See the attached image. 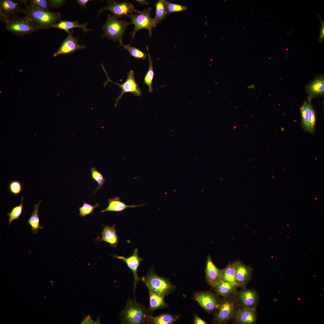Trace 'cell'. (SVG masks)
<instances>
[{
    "label": "cell",
    "mask_w": 324,
    "mask_h": 324,
    "mask_svg": "<svg viewBox=\"0 0 324 324\" xmlns=\"http://www.w3.org/2000/svg\"><path fill=\"white\" fill-rule=\"evenodd\" d=\"M26 8L23 9L22 12L32 20L39 29H46L59 21L61 15L59 12H53L45 10L36 7L25 4Z\"/></svg>",
    "instance_id": "obj_1"
},
{
    "label": "cell",
    "mask_w": 324,
    "mask_h": 324,
    "mask_svg": "<svg viewBox=\"0 0 324 324\" xmlns=\"http://www.w3.org/2000/svg\"><path fill=\"white\" fill-rule=\"evenodd\" d=\"M130 24L125 20H120L111 14L107 16V20L102 28V38H107L114 42H122V38L128 26Z\"/></svg>",
    "instance_id": "obj_2"
},
{
    "label": "cell",
    "mask_w": 324,
    "mask_h": 324,
    "mask_svg": "<svg viewBox=\"0 0 324 324\" xmlns=\"http://www.w3.org/2000/svg\"><path fill=\"white\" fill-rule=\"evenodd\" d=\"M6 30L16 36L24 35L37 32L39 29L36 24L26 16H16L5 23Z\"/></svg>",
    "instance_id": "obj_3"
},
{
    "label": "cell",
    "mask_w": 324,
    "mask_h": 324,
    "mask_svg": "<svg viewBox=\"0 0 324 324\" xmlns=\"http://www.w3.org/2000/svg\"><path fill=\"white\" fill-rule=\"evenodd\" d=\"M152 8L149 7L140 11V13L136 14L133 13L128 14L127 16L129 17L131 22L130 24L134 25V28L131 34L132 36L131 40L134 38L136 33L142 29H146L148 32L149 36L152 35V29L153 27H156L153 19L151 16Z\"/></svg>",
    "instance_id": "obj_4"
},
{
    "label": "cell",
    "mask_w": 324,
    "mask_h": 324,
    "mask_svg": "<svg viewBox=\"0 0 324 324\" xmlns=\"http://www.w3.org/2000/svg\"><path fill=\"white\" fill-rule=\"evenodd\" d=\"M123 320L130 324L144 323L149 321L146 309L134 302H129L122 313Z\"/></svg>",
    "instance_id": "obj_5"
},
{
    "label": "cell",
    "mask_w": 324,
    "mask_h": 324,
    "mask_svg": "<svg viewBox=\"0 0 324 324\" xmlns=\"http://www.w3.org/2000/svg\"><path fill=\"white\" fill-rule=\"evenodd\" d=\"M148 290H151L164 296L172 290L173 286L167 279L160 277L151 270L141 279Z\"/></svg>",
    "instance_id": "obj_6"
},
{
    "label": "cell",
    "mask_w": 324,
    "mask_h": 324,
    "mask_svg": "<svg viewBox=\"0 0 324 324\" xmlns=\"http://www.w3.org/2000/svg\"><path fill=\"white\" fill-rule=\"evenodd\" d=\"M101 65L107 77V80L104 82V86L105 87L107 83L110 82L118 85L119 86V88L121 89L120 94L116 99L115 106H117L122 97L126 93L130 92L133 94L134 95L138 97H140L142 95L141 90L136 81L134 76L135 74L133 70H130L129 71L128 73L126 80L123 84H121L112 81L108 76L103 65L102 64Z\"/></svg>",
    "instance_id": "obj_7"
},
{
    "label": "cell",
    "mask_w": 324,
    "mask_h": 324,
    "mask_svg": "<svg viewBox=\"0 0 324 324\" xmlns=\"http://www.w3.org/2000/svg\"><path fill=\"white\" fill-rule=\"evenodd\" d=\"M107 6L101 9L98 12L99 15L105 10H109L114 17L119 19L124 16L133 13H138L140 11L137 10L133 4L130 2H119L113 0L107 1Z\"/></svg>",
    "instance_id": "obj_8"
},
{
    "label": "cell",
    "mask_w": 324,
    "mask_h": 324,
    "mask_svg": "<svg viewBox=\"0 0 324 324\" xmlns=\"http://www.w3.org/2000/svg\"><path fill=\"white\" fill-rule=\"evenodd\" d=\"M226 297V299L221 303L216 320L219 323H226L233 319L237 310V301L234 297Z\"/></svg>",
    "instance_id": "obj_9"
},
{
    "label": "cell",
    "mask_w": 324,
    "mask_h": 324,
    "mask_svg": "<svg viewBox=\"0 0 324 324\" xmlns=\"http://www.w3.org/2000/svg\"><path fill=\"white\" fill-rule=\"evenodd\" d=\"M310 100L305 101L300 107L302 123L304 129L310 133H313L315 129L316 117L315 112Z\"/></svg>",
    "instance_id": "obj_10"
},
{
    "label": "cell",
    "mask_w": 324,
    "mask_h": 324,
    "mask_svg": "<svg viewBox=\"0 0 324 324\" xmlns=\"http://www.w3.org/2000/svg\"><path fill=\"white\" fill-rule=\"evenodd\" d=\"M233 263L236 270L238 287L244 289L251 278L253 269L240 260L234 261Z\"/></svg>",
    "instance_id": "obj_11"
},
{
    "label": "cell",
    "mask_w": 324,
    "mask_h": 324,
    "mask_svg": "<svg viewBox=\"0 0 324 324\" xmlns=\"http://www.w3.org/2000/svg\"><path fill=\"white\" fill-rule=\"evenodd\" d=\"M235 295L237 302L242 308H255L258 296L257 292L255 290L244 288L236 292Z\"/></svg>",
    "instance_id": "obj_12"
},
{
    "label": "cell",
    "mask_w": 324,
    "mask_h": 324,
    "mask_svg": "<svg viewBox=\"0 0 324 324\" xmlns=\"http://www.w3.org/2000/svg\"><path fill=\"white\" fill-rule=\"evenodd\" d=\"M74 32L72 29L68 34V36L65 39L60 47L53 54L54 57L58 56L70 54L76 51L85 48L84 46L78 44L79 39L74 38L72 35Z\"/></svg>",
    "instance_id": "obj_13"
},
{
    "label": "cell",
    "mask_w": 324,
    "mask_h": 324,
    "mask_svg": "<svg viewBox=\"0 0 324 324\" xmlns=\"http://www.w3.org/2000/svg\"><path fill=\"white\" fill-rule=\"evenodd\" d=\"M195 298L204 309L210 311L219 309L221 304L215 296L208 292L197 293Z\"/></svg>",
    "instance_id": "obj_14"
},
{
    "label": "cell",
    "mask_w": 324,
    "mask_h": 324,
    "mask_svg": "<svg viewBox=\"0 0 324 324\" xmlns=\"http://www.w3.org/2000/svg\"><path fill=\"white\" fill-rule=\"evenodd\" d=\"M114 257L123 260L132 272L134 279L135 290L137 283L140 280L137 274L138 268L140 263L143 260L138 254V249H135L132 255L128 257L117 255H114Z\"/></svg>",
    "instance_id": "obj_15"
},
{
    "label": "cell",
    "mask_w": 324,
    "mask_h": 324,
    "mask_svg": "<svg viewBox=\"0 0 324 324\" xmlns=\"http://www.w3.org/2000/svg\"><path fill=\"white\" fill-rule=\"evenodd\" d=\"M22 9L16 2L11 0H2L0 2V14L10 19L22 12Z\"/></svg>",
    "instance_id": "obj_16"
},
{
    "label": "cell",
    "mask_w": 324,
    "mask_h": 324,
    "mask_svg": "<svg viewBox=\"0 0 324 324\" xmlns=\"http://www.w3.org/2000/svg\"><path fill=\"white\" fill-rule=\"evenodd\" d=\"M256 318V308H242L237 310L234 319L237 324H252L255 322Z\"/></svg>",
    "instance_id": "obj_17"
},
{
    "label": "cell",
    "mask_w": 324,
    "mask_h": 324,
    "mask_svg": "<svg viewBox=\"0 0 324 324\" xmlns=\"http://www.w3.org/2000/svg\"><path fill=\"white\" fill-rule=\"evenodd\" d=\"M308 99L322 95L324 94V77L323 75L316 76L306 87Z\"/></svg>",
    "instance_id": "obj_18"
},
{
    "label": "cell",
    "mask_w": 324,
    "mask_h": 324,
    "mask_svg": "<svg viewBox=\"0 0 324 324\" xmlns=\"http://www.w3.org/2000/svg\"><path fill=\"white\" fill-rule=\"evenodd\" d=\"M101 237H98L96 241L105 242L109 243L112 248L116 247L118 242L119 237L117 234L115 229V224L112 226H104L101 232Z\"/></svg>",
    "instance_id": "obj_19"
},
{
    "label": "cell",
    "mask_w": 324,
    "mask_h": 324,
    "mask_svg": "<svg viewBox=\"0 0 324 324\" xmlns=\"http://www.w3.org/2000/svg\"><path fill=\"white\" fill-rule=\"evenodd\" d=\"M221 271L215 265L210 256H208L206 269V278L208 283L212 287L220 279Z\"/></svg>",
    "instance_id": "obj_20"
},
{
    "label": "cell",
    "mask_w": 324,
    "mask_h": 324,
    "mask_svg": "<svg viewBox=\"0 0 324 324\" xmlns=\"http://www.w3.org/2000/svg\"><path fill=\"white\" fill-rule=\"evenodd\" d=\"M109 205L107 208L101 211V212H122L128 208H135L143 206L145 204L139 205H128L124 202L120 200L118 197H116L113 198H109L108 200Z\"/></svg>",
    "instance_id": "obj_21"
},
{
    "label": "cell",
    "mask_w": 324,
    "mask_h": 324,
    "mask_svg": "<svg viewBox=\"0 0 324 324\" xmlns=\"http://www.w3.org/2000/svg\"><path fill=\"white\" fill-rule=\"evenodd\" d=\"M215 292L218 294L224 297L235 295L236 288L230 283L219 279L213 287Z\"/></svg>",
    "instance_id": "obj_22"
},
{
    "label": "cell",
    "mask_w": 324,
    "mask_h": 324,
    "mask_svg": "<svg viewBox=\"0 0 324 324\" xmlns=\"http://www.w3.org/2000/svg\"><path fill=\"white\" fill-rule=\"evenodd\" d=\"M87 25L86 22L82 24H80L78 21H71L62 20L53 26L52 27L63 30L68 34L70 32V30L71 29L72 30V28H81L86 33L90 30L89 29L87 28Z\"/></svg>",
    "instance_id": "obj_23"
},
{
    "label": "cell",
    "mask_w": 324,
    "mask_h": 324,
    "mask_svg": "<svg viewBox=\"0 0 324 324\" xmlns=\"http://www.w3.org/2000/svg\"><path fill=\"white\" fill-rule=\"evenodd\" d=\"M220 279L230 283L236 288L238 287L233 263L230 262L225 268L221 270Z\"/></svg>",
    "instance_id": "obj_24"
},
{
    "label": "cell",
    "mask_w": 324,
    "mask_h": 324,
    "mask_svg": "<svg viewBox=\"0 0 324 324\" xmlns=\"http://www.w3.org/2000/svg\"><path fill=\"white\" fill-rule=\"evenodd\" d=\"M42 200L41 199L37 204H34L32 214L27 220V222L31 226V230L34 234L38 232V230L42 229L44 227L40 225V219L38 215L39 206Z\"/></svg>",
    "instance_id": "obj_25"
},
{
    "label": "cell",
    "mask_w": 324,
    "mask_h": 324,
    "mask_svg": "<svg viewBox=\"0 0 324 324\" xmlns=\"http://www.w3.org/2000/svg\"><path fill=\"white\" fill-rule=\"evenodd\" d=\"M149 297V309L151 311L166 306L164 296L148 289Z\"/></svg>",
    "instance_id": "obj_26"
},
{
    "label": "cell",
    "mask_w": 324,
    "mask_h": 324,
    "mask_svg": "<svg viewBox=\"0 0 324 324\" xmlns=\"http://www.w3.org/2000/svg\"><path fill=\"white\" fill-rule=\"evenodd\" d=\"M155 14L153 19L154 22L156 26L165 18L167 14L164 3V0H159L155 3Z\"/></svg>",
    "instance_id": "obj_27"
},
{
    "label": "cell",
    "mask_w": 324,
    "mask_h": 324,
    "mask_svg": "<svg viewBox=\"0 0 324 324\" xmlns=\"http://www.w3.org/2000/svg\"><path fill=\"white\" fill-rule=\"evenodd\" d=\"M146 48L149 61V67L148 70L144 77L143 82L144 84L148 86V91L150 92H152L153 90L152 86L154 74L153 67V62L149 53L148 47L147 45Z\"/></svg>",
    "instance_id": "obj_28"
},
{
    "label": "cell",
    "mask_w": 324,
    "mask_h": 324,
    "mask_svg": "<svg viewBox=\"0 0 324 324\" xmlns=\"http://www.w3.org/2000/svg\"><path fill=\"white\" fill-rule=\"evenodd\" d=\"M148 320L152 323L155 324H171L176 320V318L168 314H164L156 316H150Z\"/></svg>",
    "instance_id": "obj_29"
},
{
    "label": "cell",
    "mask_w": 324,
    "mask_h": 324,
    "mask_svg": "<svg viewBox=\"0 0 324 324\" xmlns=\"http://www.w3.org/2000/svg\"><path fill=\"white\" fill-rule=\"evenodd\" d=\"M118 46H122V49L127 50L129 53L130 56L135 58L138 59H145L147 57L146 53L142 52L139 49L134 47L131 46L130 44L127 45L124 44L122 42H120Z\"/></svg>",
    "instance_id": "obj_30"
},
{
    "label": "cell",
    "mask_w": 324,
    "mask_h": 324,
    "mask_svg": "<svg viewBox=\"0 0 324 324\" xmlns=\"http://www.w3.org/2000/svg\"><path fill=\"white\" fill-rule=\"evenodd\" d=\"M23 208V197H22L21 202L20 204L19 205L14 206L12 208L10 212L7 214L9 218L8 226L13 221L19 219L22 214Z\"/></svg>",
    "instance_id": "obj_31"
},
{
    "label": "cell",
    "mask_w": 324,
    "mask_h": 324,
    "mask_svg": "<svg viewBox=\"0 0 324 324\" xmlns=\"http://www.w3.org/2000/svg\"><path fill=\"white\" fill-rule=\"evenodd\" d=\"M91 172L92 178L96 181L98 185L94 191L95 194L97 191L101 189L102 186L105 183L106 179L102 174L94 167L91 168Z\"/></svg>",
    "instance_id": "obj_32"
},
{
    "label": "cell",
    "mask_w": 324,
    "mask_h": 324,
    "mask_svg": "<svg viewBox=\"0 0 324 324\" xmlns=\"http://www.w3.org/2000/svg\"><path fill=\"white\" fill-rule=\"evenodd\" d=\"M164 3L167 14L175 12L184 11L187 9V7L185 6L172 3L166 0H164Z\"/></svg>",
    "instance_id": "obj_33"
},
{
    "label": "cell",
    "mask_w": 324,
    "mask_h": 324,
    "mask_svg": "<svg viewBox=\"0 0 324 324\" xmlns=\"http://www.w3.org/2000/svg\"><path fill=\"white\" fill-rule=\"evenodd\" d=\"M8 189L9 192L12 194L17 195L21 193L23 190V185L19 180L15 179L11 181L9 183Z\"/></svg>",
    "instance_id": "obj_34"
},
{
    "label": "cell",
    "mask_w": 324,
    "mask_h": 324,
    "mask_svg": "<svg viewBox=\"0 0 324 324\" xmlns=\"http://www.w3.org/2000/svg\"><path fill=\"white\" fill-rule=\"evenodd\" d=\"M99 204L96 203L94 205H92L84 201L82 206L79 208L80 213L79 215L81 217H85L91 213L94 214L93 211L94 208L98 207Z\"/></svg>",
    "instance_id": "obj_35"
},
{
    "label": "cell",
    "mask_w": 324,
    "mask_h": 324,
    "mask_svg": "<svg viewBox=\"0 0 324 324\" xmlns=\"http://www.w3.org/2000/svg\"><path fill=\"white\" fill-rule=\"evenodd\" d=\"M29 5L46 11H49L50 8V0H31Z\"/></svg>",
    "instance_id": "obj_36"
},
{
    "label": "cell",
    "mask_w": 324,
    "mask_h": 324,
    "mask_svg": "<svg viewBox=\"0 0 324 324\" xmlns=\"http://www.w3.org/2000/svg\"><path fill=\"white\" fill-rule=\"evenodd\" d=\"M64 1L50 0V8H54L58 7Z\"/></svg>",
    "instance_id": "obj_37"
},
{
    "label": "cell",
    "mask_w": 324,
    "mask_h": 324,
    "mask_svg": "<svg viewBox=\"0 0 324 324\" xmlns=\"http://www.w3.org/2000/svg\"><path fill=\"white\" fill-rule=\"evenodd\" d=\"M98 323L97 322H94L92 320L90 316L86 317L82 322V324H96Z\"/></svg>",
    "instance_id": "obj_38"
},
{
    "label": "cell",
    "mask_w": 324,
    "mask_h": 324,
    "mask_svg": "<svg viewBox=\"0 0 324 324\" xmlns=\"http://www.w3.org/2000/svg\"><path fill=\"white\" fill-rule=\"evenodd\" d=\"M321 23V26L319 39L320 42L323 41L324 37V23L322 20V21Z\"/></svg>",
    "instance_id": "obj_39"
},
{
    "label": "cell",
    "mask_w": 324,
    "mask_h": 324,
    "mask_svg": "<svg viewBox=\"0 0 324 324\" xmlns=\"http://www.w3.org/2000/svg\"><path fill=\"white\" fill-rule=\"evenodd\" d=\"M194 323L195 324H206V323L199 317L196 316L194 319Z\"/></svg>",
    "instance_id": "obj_40"
},
{
    "label": "cell",
    "mask_w": 324,
    "mask_h": 324,
    "mask_svg": "<svg viewBox=\"0 0 324 324\" xmlns=\"http://www.w3.org/2000/svg\"><path fill=\"white\" fill-rule=\"evenodd\" d=\"M89 1V0H77L76 1L81 7H83L86 8V4Z\"/></svg>",
    "instance_id": "obj_41"
},
{
    "label": "cell",
    "mask_w": 324,
    "mask_h": 324,
    "mask_svg": "<svg viewBox=\"0 0 324 324\" xmlns=\"http://www.w3.org/2000/svg\"><path fill=\"white\" fill-rule=\"evenodd\" d=\"M136 2H138L140 4L143 5H148L149 4L148 2L145 0H136Z\"/></svg>",
    "instance_id": "obj_42"
}]
</instances>
